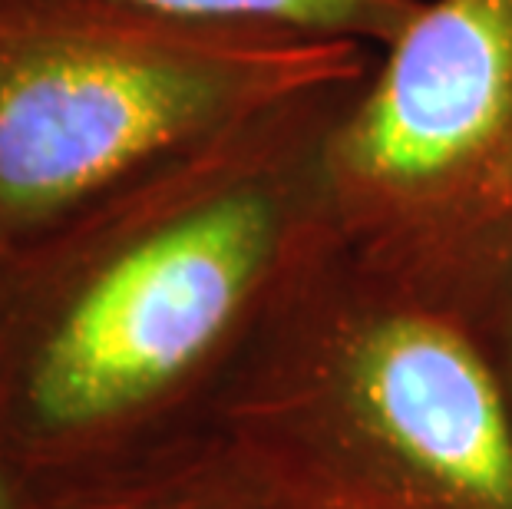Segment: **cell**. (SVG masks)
Returning <instances> with one entry per match:
<instances>
[{
	"label": "cell",
	"mask_w": 512,
	"mask_h": 509,
	"mask_svg": "<svg viewBox=\"0 0 512 509\" xmlns=\"http://www.w3.org/2000/svg\"><path fill=\"white\" fill-rule=\"evenodd\" d=\"M344 285L314 308L311 361L380 447L470 509H512L509 384L460 305Z\"/></svg>",
	"instance_id": "cell-4"
},
{
	"label": "cell",
	"mask_w": 512,
	"mask_h": 509,
	"mask_svg": "<svg viewBox=\"0 0 512 509\" xmlns=\"http://www.w3.org/2000/svg\"><path fill=\"white\" fill-rule=\"evenodd\" d=\"M126 4L169 17L205 20V24L268 27L380 50L407 24L420 0H126Z\"/></svg>",
	"instance_id": "cell-5"
},
{
	"label": "cell",
	"mask_w": 512,
	"mask_h": 509,
	"mask_svg": "<svg viewBox=\"0 0 512 509\" xmlns=\"http://www.w3.org/2000/svg\"><path fill=\"white\" fill-rule=\"evenodd\" d=\"M324 192L337 238L506 285L512 0H420L334 119Z\"/></svg>",
	"instance_id": "cell-3"
},
{
	"label": "cell",
	"mask_w": 512,
	"mask_h": 509,
	"mask_svg": "<svg viewBox=\"0 0 512 509\" xmlns=\"http://www.w3.org/2000/svg\"><path fill=\"white\" fill-rule=\"evenodd\" d=\"M354 83L245 116L0 262V467L67 480L252 338L334 235L324 146Z\"/></svg>",
	"instance_id": "cell-1"
},
{
	"label": "cell",
	"mask_w": 512,
	"mask_h": 509,
	"mask_svg": "<svg viewBox=\"0 0 512 509\" xmlns=\"http://www.w3.org/2000/svg\"><path fill=\"white\" fill-rule=\"evenodd\" d=\"M374 50L126 0H0V262L152 166Z\"/></svg>",
	"instance_id": "cell-2"
},
{
	"label": "cell",
	"mask_w": 512,
	"mask_h": 509,
	"mask_svg": "<svg viewBox=\"0 0 512 509\" xmlns=\"http://www.w3.org/2000/svg\"><path fill=\"white\" fill-rule=\"evenodd\" d=\"M0 509H40V483L0 467Z\"/></svg>",
	"instance_id": "cell-6"
},
{
	"label": "cell",
	"mask_w": 512,
	"mask_h": 509,
	"mask_svg": "<svg viewBox=\"0 0 512 509\" xmlns=\"http://www.w3.org/2000/svg\"><path fill=\"white\" fill-rule=\"evenodd\" d=\"M496 314H499V348H503V374L512 391V278L499 288Z\"/></svg>",
	"instance_id": "cell-7"
}]
</instances>
